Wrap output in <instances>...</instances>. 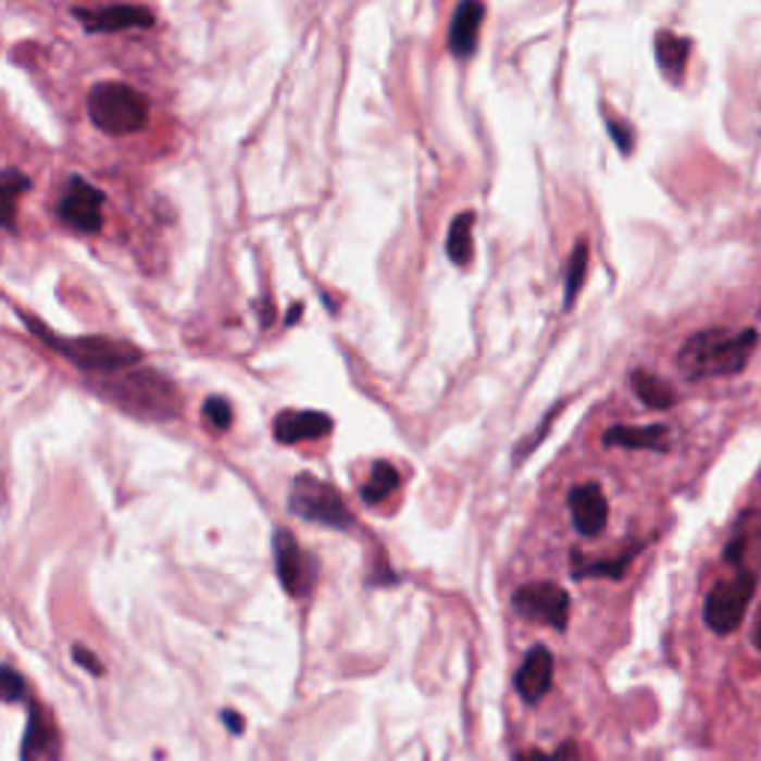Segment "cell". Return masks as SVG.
I'll use <instances>...</instances> for the list:
<instances>
[{"label":"cell","mask_w":761,"mask_h":761,"mask_svg":"<svg viewBox=\"0 0 761 761\" xmlns=\"http://www.w3.org/2000/svg\"><path fill=\"white\" fill-rule=\"evenodd\" d=\"M759 334L756 330H702L694 334L678 351V370L684 378H723L738 375L750 363Z\"/></svg>","instance_id":"obj_1"},{"label":"cell","mask_w":761,"mask_h":761,"mask_svg":"<svg viewBox=\"0 0 761 761\" xmlns=\"http://www.w3.org/2000/svg\"><path fill=\"white\" fill-rule=\"evenodd\" d=\"M27 325L48 348L60 351L63 358L72 360L80 372H96V375H120L128 366H137L144 360V351L123 339H108V336H75L63 339L54 330H46L36 319H27Z\"/></svg>","instance_id":"obj_2"},{"label":"cell","mask_w":761,"mask_h":761,"mask_svg":"<svg viewBox=\"0 0 761 761\" xmlns=\"http://www.w3.org/2000/svg\"><path fill=\"white\" fill-rule=\"evenodd\" d=\"M87 113H90L92 125L104 135H135L149 123V99L128 84L101 80L87 96Z\"/></svg>","instance_id":"obj_3"},{"label":"cell","mask_w":761,"mask_h":761,"mask_svg":"<svg viewBox=\"0 0 761 761\" xmlns=\"http://www.w3.org/2000/svg\"><path fill=\"white\" fill-rule=\"evenodd\" d=\"M101 396H111L113 399L128 408V411H137V414H149L155 420H173L176 411H179V392L170 384L167 378H161L155 372H128V375H116V380H104L99 384Z\"/></svg>","instance_id":"obj_4"},{"label":"cell","mask_w":761,"mask_h":761,"mask_svg":"<svg viewBox=\"0 0 761 761\" xmlns=\"http://www.w3.org/2000/svg\"><path fill=\"white\" fill-rule=\"evenodd\" d=\"M289 509L291 515L310 521V524L330 526V529H351L354 526V515L348 512L342 494L313 473L295 476L289 488Z\"/></svg>","instance_id":"obj_5"},{"label":"cell","mask_w":761,"mask_h":761,"mask_svg":"<svg viewBox=\"0 0 761 761\" xmlns=\"http://www.w3.org/2000/svg\"><path fill=\"white\" fill-rule=\"evenodd\" d=\"M752 595H756V574L740 569L732 581H720L706 598V625L714 634H732L747 616Z\"/></svg>","instance_id":"obj_6"},{"label":"cell","mask_w":761,"mask_h":761,"mask_svg":"<svg viewBox=\"0 0 761 761\" xmlns=\"http://www.w3.org/2000/svg\"><path fill=\"white\" fill-rule=\"evenodd\" d=\"M271 545H274V569H277V581L283 589L291 598H307L319 581V562L313 553H307L289 529H274Z\"/></svg>","instance_id":"obj_7"},{"label":"cell","mask_w":761,"mask_h":761,"mask_svg":"<svg viewBox=\"0 0 761 761\" xmlns=\"http://www.w3.org/2000/svg\"><path fill=\"white\" fill-rule=\"evenodd\" d=\"M512 607H515L517 616L538 622V625H550L557 627V631H565V627H569L571 598L557 583H526V586H521V589L512 595Z\"/></svg>","instance_id":"obj_8"},{"label":"cell","mask_w":761,"mask_h":761,"mask_svg":"<svg viewBox=\"0 0 761 761\" xmlns=\"http://www.w3.org/2000/svg\"><path fill=\"white\" fill-rule=\"evenodd\" d=\"M101 209H104V194L87 179H80V176L68 179L66 194L57 202L60 221L72 226V229H78V233H87V236L99 233L101 226H104Z\"/></svg>","instance_id":"obj_9"},{"label":"cell","mask_w":761,"mask_h":761,"mask_svg":"<svg viewBox=\"0 0 761 761\" xmlns=\"http://www.w3.org/2000/svg\"><path fill=\"white\" fill-rule=\"evenodd\" d=\"M569 509L571 521H574V529L581 536L592 538L601 536L607 526V517H610V506H607V497L601 491V485L595 482H583V485H574L569 491Z\"/></svg>","instance_id":"obj_10"},{"label":"cell","mask_w":761,"mask_h":761,"mask_svg":"<svg viewBox=\"0 0 761 761\" xmlns=\"http://www.w3.org/2000/svg\"><path fill=\"white\" fill-rule=\"evenodd\" d=\"M553 684V654L548 646H533L515 672V690L526 706H538Z\"/></svg>","instance_id":"obj_11"},{"label":"cell","mask_w":761,"mask_h":761,"mask_svg":"<svg viewBox=\"0 0 761 761\" xmlns=\"http://www.w3.org/2000/svg\"><path fill=\"white\" fill-rule=\"evenodd\" d=\"M75 18L84 22L87 30L96 34H120V30H137V27H152L155 15L144 7H132V3H113V7H101V10H75Z\"/></svg>","instance_id":"obj_12"},{"label":"cell","mask_w":761,"mask_h":761,"mask_svg":"<svg viewBox=\"0 0 761 761\" xmlns=\"http://www.w3.org/2000/svg\"><path fill=\"white\" fill-rule=\"evenodd\" d=\"M482 22H485V3H482V0H459V7L452 12V22H449L447 39L452 57L467 60V57L476 54Z\"/></svg>","instance_id":"obj_13"},{"label":"cell","mask_w":761,"mask_h":761,"mask_svg":"<svg viewBox=\"0 0 761 761\" xmlns=\"http://www.w3.org/2000/svg\"><path fill=\"white\" fill-rule=\"evenodd\" d=\"M22 761H60V732H57L51 714L39 706H30V714H27Z\"/></svg>","instance_id":"obj_14"},{"label":"cell","mask_w":761,"mask_h":761,"mask_svg":"<svg viewBox=\"0 0 761 761\" xmlns=\"http://www.w3.org/2000/svg\"><path fill=\"white\" fill-rule=\"evenodd\" d=\"M334 432V416L325 411H283L274 420V437L280 444H301V440H319Z\"/></svg>","instance_id":"obj_15"},{"label":"cell","mask_w":761,"mask_h":761,"mask_svg":"<svg viewBox=\"0 0 761 761\" xmlns=\"http://www.w3.org/2000/svg\"><path fill=\"white\" fill-rule=\"evenodd\" d=\"M666 437H670V432L663 426H610L604 432V447L663 452V449L670 447Z\"/></svg>","instance_id":"obj_16"},{"label":"cell","mask_w":761,"mask_h":761,"mask_svg":"<svg viewBox=\"0 0 761 761\" xmlns=\"http://www.w3.org/2000/svg\"><path fill=\"white\" fill-rule=\"evenodd\" d=\"M654 57H658V66H661L670 78L678 80L684 75V68H687L690 39L663 30V34H658V39H654Z\"/></svg>","instance_id":"obj_17"},{"label":"cell","mask_w":761,"mask_h":761,"mask_svg":"<svg viewBox=\"0 0 761 761\" xmlns=\"http://www.w3.org/2000/svg\"><path fill=\"white\" fill-rule=\"evenodd\" d=\"M631 387L637 392V399L643 404H649L654 411H666L675 404V392L666 380H661L658 375H651L646 370H637L631 375Z\"/></svg>","instance_id":"obj_18"},{"label":"cell","mask_w":761,"mask_h":761,"mask_svg":"<svg viewBox=\"0 0 761 761\" xmlns=\"http://www.w3.org/2000/svg\"><path fill=\"white\" fill-rule=\"evenodd\" d=\"M473 221L476 214L473 212H461L452 224H449V236H447V257L464 269L471 265L473 259Z\"/></svg>","instance_id":"obj_19"},{"label":"cell","mask_w":761,"mask_h":761,"mask_svg":"<svg viewBox=\"0 0 761 761\" xmlns=\"http://www.w3.org/2000/svg\"><path fill=\"white\" fill-rule=\"evenodd\" d=\"M399 482H402V476H399V471H396L392 464L375 461L370 479L363 482V488H360V497H363V503L378 506L380 500H387V497L399 488Z\"/></svg>","instance_id":"obj_20"},{"label":"cell","mask_w":761,"mask_h":761,"mask_svg":"<svg viewBox=\"0 0 761 761\" xmlns=\"http://www.w3.org/2000/svg\"><path fill=\"white\" fill-rule=\"evenodd\" d=\"M586 265H589V247L581 241L571 250L569 269H565V301H562L565 310H571V303L577 301V295H581V286L586 280Z\"/></svg>","instance_id":"obj_21"},{"label":"cell","mask_w":761,"mask_h":761,"mask_svg":"<svg viewBox=\"0 0 761 761\" xmlns=\"http://www.w3.org/2000/svg\"><path fill=\"white\" fill-rule=\"evenodd\" d=\"M27 188H30V179H27L24 173H18V170L12 167L3 173L0 197H3V224H7V229H12V224H15V200H18Z\"/></svg>","instance_id":"obj_22"},{"label":"cell","mask_w":761,"mask_h":761,"mask_svg":"<svg viewBox=\"0 0 761 761\" xmlns=\"http://www.w3.org/2000/svg\"><path fill=\"white\" fill-rule=\"evenodd\" d=\"M637 550H627V553H622V557H613V560H601V562H589V565H581L577 562V569H574V577H610V581H619V577H625L627 565H631V560L637 557Z\"/></svg>","instance_id":"obj_23"},{"label":"cell","mask_w":761,"mask_h":761,"mask_svg":"<svg viewBox=\"0 0 761 761\" xmlns=\"http://www.w3.org/2000/svg\"><path fill=\"white\" fill-rule=\"evenodd\" d=\"M202 416H205V423L214 432H226V428L233 426V404L221 399V396H212V399H205V404H202Z\"/></svg>","instance_id":"obj_24"},{"label":"cell","mask_w":761,"mask_h":761,"mask_svg":"<svg viewBox=\"0 0 761 761\" xmlns=\"http://www.w3.org/2000/svg\"><path fill=\"white\" fill-rule=\"evenodd\" d=\"M0 684H3V699H7L10 706H18V702L24 699V678L22 675L12 670V666H3V678H0Z\"/></svg>","instance_id":"obj_25"},{"label":"cell","mask_w":761,"mask_h":761,"mask_svg":"<svg viewBox=\"0 0 761 761\" xmlns=\"http://www.w3.org/2000/svg\"><path fill=\"white\" fill-rule=\"evenodd\" d=\"M607 132H610V137H613V144L619 146L622 155H631V152H634V132H631V125H625L622 120H610V123H607Z\"/></svg>","instance_id":"obj_26"},{"label":"cell","mask_w":761,"mask_h":761,"mask_svg":"<svg viewBox=\"0 0 761 761\" xmlns=\"http://www.w3.org/2000/svg\"><path fill=\"white\" fill-rule=\"evenodd\" d=\"M574 744H562L560 750L553 752V756H545V752H536V750H526V752H517L515 761H574Z\"/></svg>","instance_id":"obj_27"},{"label":"cell","mask_w":761,"mask_h":761,"mask_svg":"<svg viewBox=\"0 0 761 761\" xmlns=\"http://www.w3.org/2000/svg\"><path fill=\"white\" fill-rule=\"evenodd\" d=\"M72 658H75V663H78V666H84L87 672H92V675H101V672H104V666H101L99 658H96L90 649H84V646H72Z\"/></svg>","instance_id":"obj_28"},{"label":"cell","mask_w":761,"mask_h":761,"mask_svg":"<svg viewBox=\"0 0 761 761\" xmlns=\"http://www.w3.org/2000/svg\"><path fill=\"white\" fill-rule=\"evenodd\" d=\"M744 538H735L732 545H728L726 550H723V557H726V562H732V565H740V560H744Z\"/></svg>","instance_id":"obj_29"},{"label":"cell","mask_w":761,"mask_h":761,"mask_svg":"<svg viewBox=\"0 0 761 761\" xmlns=\"http://www.w3.org/2000/svg\"><path fill=\"white\" fill-rule=\"evenodd\" d=\"M221 720H224L226 728H229L233 735H241V732H245V720H241V714H236V711H224Z\"/></svg>","instance_id":"obj_30"},{"label":"cell","mask_w":761,"mask_h":761,"mask_svg":"<svg viewBox=\"0 0 761 761\" xmlns=\"http://www.w3.org/2000/svg\"><path fill=\"white\" fill-rule=\"evenodd\" d=\"M752 643H756V649L761 651V610L759 616H756V625H752Z\"/></svg>","instance_id":"obj_31"},{"label":"cell","mask_w":761,"mask_h":761,"mask_svg":"<svg viewBox=\"0 0 761 761\" xmlns=\"http://www.w3.org/2000/svg\"><path fill=\"white\" fill-rule=\"evenodd\" d=\"M301 315V307H291V313H289V319H286V325H295V319Z\"/></svg>","instance_id":"obj_32"}]
</instances>
